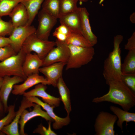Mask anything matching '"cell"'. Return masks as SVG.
Segmentation results:
<instances>
[{
    "label": "cell",
    "mask_w": 135,
    "mask_h": 135,
    "mask_svg": "<svg viewBox=\"0 0 135 135\" xmlns=\"http://www.w3.org/2000/svg\"><path fill=\"white\" fill-rule=\"evenodd\" d=\"M25 80L20 76H6L3 77V82L0 89V99L4 106L6 113L8 112V101L14 86L24 82Z\"/></svg>",
    "instance_id": "obj_13"
},
{
    "label": "cell",
    "mask_w": 135,
    "mask_h": 135,
    "mask_svg": "<svg viewBox=\"0 0 135 135\" xmlns=\"http://www.w3.org/2000/svg\"><path fill=\"white\" fill-rule=\"evenodd\" d=\"M121 78L124 83L135 94V74H122Z\"/></svg>",
    "instance_id": "obj_31"
},
{
    "label": "cell",
    "mask_w": 135,
    "mask_h": 135,
    "mask_svg": "<svg viewBox=\"0 0 135 135\" xmlns=\"http://www.w3.org/2000/svg\"><path fill=\"white\" fill-rule=\"evenodd\" d=\"M35 103L30 101L26 97L24 96L21 104L12 122L4 126L1 131L3 135H19L18 124L21 114L25 109L34 107Z\"/></svg>",
    "instance_id": "obj_10"
},
{
    "label": "cell",
    "mask_w": 135,
    "mask_h": 135,
    "mask_svg": "<svg viewBox=\"0 0 135 135\" xmlns=\"http://www.w3.org/2000/svg\"><path fill=\"white\" fill-rule=\"evenodd\" d=\"M38 14V25L35 34L40 39L48 40L51 31L56 24L58 19L42 9Z\"/></svg>",
    "instance_id": "obj_8"
},
{
    "label": "cell",
    "mask_w": 135,
    "mask_h": 135,
    "mask_svg": "<svg viewBox=\"0 0 135 135\" xmlns=\"http://www.w3.org/2000/svg\"><path fill=\"white\" fill-rule=\"evenodd\" d=\"M107 84L109 87L108 93L100 97L94 98L92 100L93 102H111L120 105L127 111L135 106V94L122 80L110 82Z\"/></svg>",
    "instance_id": "obj_1"
},
{
    "label": "cell",
    "mask_w": 135,
    "mask_h": 135,
    "mask_svg": "<svg viewBox=\"0 0 135 135\" xmlns=\"http://www.w3.org/2000/svg\"><path fill=\"white\" fill-rule=\"evenodd\" d=\"M36 28L33 26H20L14 28L9 37L10 45L17 53L20 50L22 46L27 38L35 33Z\"/></svg>",
    "instance_id": "obj_9"
},
{
    "label": "cell",
    "mask_w": 135,
    "mask_h": 135,
    "mask_svg": "<svg viewBox=\"0 0 135 135\" xmlns=\"http://www.w3.org/2000/svg\"><path fill=\"white\" fill-rule=\"evenodd\" d=\"M65 42L68 45L84 47L92 46L82 34L71 30Z\"/></svg>",
    "instance_id": "obj_24"
},
{
    "label": "cell",
    "mask_w": 135,
    "mask_h": 135,
    "mask_svg": "<svg viewBox=\"0 0 135 135\" xmlns=\"http://www.w3.org/2000/svg\"><path fill=\"white\" fill-rule=\"evenodd\" d=\"M78 0H59L60 17L74 12L78 8Z\"/></svg>",
    "instance_id": "obj_27"
},
{
    "label": "cell",
    "mask_w": 135,
    "mask_h": 135,
    "mask_svg": "<svg viewBox=\"0 0 135 135\" xmlns=\"http://www.w3.org/2000/svg\"><path fill=\"white\" fill-rule=\"evenodd\" d=\"M44 0H22L21 2L28 12V20L26 25H31Z\"/></svg>",
    "instance_id": "obj_22"
},
{
    "label": "cell",
    "mask_w": 135,
    "mask_h": 135,
    "mask_svg": "<svg viewBox=\"0 0 135 135\" xmlns=\"http://www.w3.org/2000/svg\"><path fill=\"white\" fill-rule=\"evenodd\" d=\"M3 80V78L0 77V89L2 86Z\"/></svg>",
    "instance_id": "obj_40"
},
{
    "label": "cell",
    "mask_w": 135,
    "mask_h": 135,
    "mask_svg": "<svg viewBox=\"0 0 135 135\" xmlns=\"http://www.w3.org/2000/svg\"><path fill=\"white\" fill-rule=\"evenodd\" d=\"M80 26L82 34L93 46L98 42L97 37L92 32L89 22V14L85 7H80Z\"/></svg>",
    "instance_id": "obj_17"
},
{
    "label": "cell",
    "mask_w": 135,
    "mask_h": 135,
    "mask_svg": "<svg viewBox=\"0 0 135 135\" xmlns=\"http://www.w3.org/2000/svg\"><path fill=\"white\" fill-rule=\"evenodd\" d=\"M110 109L117 116L118 120L117 122V124L122 130L123 129V124L124 122H126V126L128 122H135V113L128 112L113 106H110Z\"/></svg>",
    "instance_id": "obj_21"
},
{
    "label": "cell",
    "mask_w": 135,
    "mask_h": 135,
    "mask_svg": "<svg viewBox=\"0 0 135 135\" xmlns=\"http://www.w3.org/2000/svg\"><path fill=\"white\" fill-rule=\"evenodd\" d=\"M55 46V42L40 39L34 33L27 38L21 49L26 54L34 52L41 59L43 60L50 51Z\"/></svg>",
    "instance_id": "obj_5"
},
{
    "label": "cell",
    "mask_w": 135,
    "mask_h": 135,
    "mask_svg": "<svg viewBox=\"0 0 135 135\" xmlns=\"http://www.w3.org/2000/svg\"><path fill=\"white\" fill-rule=\"evenodd\" d=\"M46 85L41 83L36 84L34 89L24 92L23 94V96L39 97L42 98L44 102L51 106L54 107L58 106L61 100L60 98L54 97L47 93L46 92L47 88Z\"/></svg>",
    "instance_id": "obj_16"
},
{
    "label": "cell",
    "mask_w": 135,
    "mask_h": 135,
    "mask_svg": "<svg viewBox=\"0 0 135 135\" xmlns=\"http://www.w3.org/2000/svg\"><path fill=\"white\" fill-rule=\"evenodd\" d=\"M22 0H0V16L9 15L14 8Z\"/></svg>",
    "instance_id": "obj_28"
},
{
    "label": "cell",
    "mask_w": 135,
    "mask_h": 135,
    "mask_svg": "<svg viewBox=\"0 0 135 135\" xmlns=\"http://www.w3.org/2000/svg\"><path fill=\"white\" fill-rule=\"evenodd\" d=\"M33 110L29 112L26 109L23 112L19 122L20 125V129L19 131L20 135H26L24 131V127L26 124L32 119L37 116H40L44 118L46 121L54 122V120L51 118L46 112L42 110L41 106L35 104L33 107Z\"/></svg>",
    "instance_id": "obj_15"
},
{
    "label": "cell",
    "mask_w": 135,
    "mask_h": 135,
    "mask_svg": "<svg viewBox=\"0 0 135 135\" xmlns=\"http://www.w3.org/2000/svg\"><path fill=\"white\" fill-rule=\"evenodd\" d=\"M26 54L21 49L16 55L0 62V77L17 76L25 80L27 77L22 69Z\"/></svg>",
    "instance_id": "obj_4"
},
{
    "label": "cell",
    "mask_w": 135,
    "mask_h": 135,
    "mask_svg": "<svg viewBox=\"0 0 135 135\" xmlns=\"http://www.w3.org/2000/svg\"><path fill=\"white\" fill-rule=\"evenodd\" d=\"M6 113L3 104L0 99V119L4 116Z\"/></svg>",
    "instance_id": "obj_38"
},
{
    "label": "cell",
    "mask_w": 135,
    "mask_h": 135,
    "mask_svg": "<svg viewBox=\"0 0 135 135\" xmlns=\"http://www.w3.org/2000/svg\"><path fill=\"white\" fill-rule=\"evenodd\" d=\"M121 71L122 74H135V50L128 51L122 64Z\"/></svg>",
    "instance_id": "obj_25"
},
{
    "label": "cell",
    "mask_w": 135,
    "mask_h": 135,
    "mask_svg": "<svg viewBox=\"0 0 135 135\" xmlns=\"http://www.w3.org/2000/svg\"><path fill=\"white\" fill-rule=\"evenodd\" d=\"M42 9L57 19L60 17L59 0H44L42 4Z\"/></svg>",
    "instance_id": "obj_26"
},
{
    "label": "cell",
    "mask_w": 135,
    "mask_h": 135,
    "mask_svg": "<svg viewBox=\"0 0 135 135\" xmlns=\"http://www.w3.org/2000/svg\"><path fill=\"white\" fill-rule=\"evenodd\" d=\"M130 21L132 23H135V13L134 12L130 16Z\"/></svg>",
    "instance_id": "obj_39"
},
{
    "label": "cell",
    "mask_w": 135,
    "mask_h": 135,
    "mask_svg": "<svg viewBox=\"0 0 135 135\" xmlns=\"http://www.w3.org/2000/svg\"><path fill=\"white\" fill-rule=\"evenodd\" d=\"M80 7L76 11L60 16V24H64L70 30L82 34L80 26Z\"/></svg>",
    "instance_id": "obj_20"
},
{
    "label": "cell",
    "mask_w": 135,
    "mask_h": 135,
    "mask_svg": "<svg viewBox=\"0 0 135 135\" xmlns=\"http://www.w3.org/2000/svg\"><path fill=\"white\" fill-rule=\"evenodd\" d=\"M56 87L58 88L60 96V100L64 104V108L67 112V115H69L72 110L70 92L62 76L59 80Z\"/></svg>",
    "instance_id": "obj_23"
},
{
    "label": "cell",
    "mask_w": 135,
    "mask_h": 135,
    "mask_svg": "<svg viewBox=\"0 0 135 135\" xmlns=\"http://www.w3.org/2000/svg\"><path fill=\"white\" fill-rule=\"evenodd\" d=\"M14 28L26 25L28 15L24 6L21 2L17 4L9 15Z\"/></svg>",
    "instance_id": "obj_19"
},
{
    "label": "cell",
    "mask_w": 135,
    "mask_h": 135,
    "mask_svg": "<svg viewBox=\"0 0 135 135\" xmlns=\"http://www.w3.org/2000/svg\"><path fill=\"white\" fill-rule=\"evenodd\" d=\"M15 109L14 104L10 105L8 106L7 114L0 119V135H3L1 131L3 127L10 124L14 119L16 113Z\"/></svg>",
    "instance_id": "obj_29"
},
{
    "label": "cell",
    "mask_w": 135,
    "mask_h": 135,
    "mask_svg": "<svg viewBox=\"0 0 135 135\" xmlns=\"http://www.w3.org/2000/svg\"><path fill=\"white\" fill-rule=\"evenodd\" d=\"M70 54L66 70L77 68L86 65L92 60L95 54L93 46L84 47L68 45Z\"/></svg>",
    "instance_id": "obj_3"
},
{
    "label": "cell",
    "mask_w": 135,
    "mask_h": 135,
    "mask_svg": "<svg viewBox=\"0 0 135 135\" xmlns=\"http://www.w3.org/2000/svg\"><path fill=\"white\" fill-rule=\"evenodd\" d=\"M31 102L40 105L45 110L48 115L54 120L52 125L53 128L55 130L59 129L64 126L67 125L70 122V119L69 115L65 118H60L56 116L53 111L55 107L48 104L43 102L36 96L26 97Z\"/></svg>",
    "instance_id": "obj_11"
},
{
    "label": "cell",
    "mask_w": 135,
    "mask_h": 135,
    "mask_svg": "<svg viewBox=\"0 0 135 135\" xmlns=\"http://www.w3.org/2000/svg\"><path fill=\"white\" fill-rule=\"evenodd\" d=\"M1 17L0 16V36H10L14 28L11 20L6 21Z\"/></svg>",
    "instance_id": "obj_30"
},
{
    "label": "cell",
    "mask_w": 135,
    "mask_h": 135,
    "mask_svg": "<svg viewBox=\"0 0 135 135\" xmlns=\"http://www.w3.org/2000/svg\"><path fill=\"white\" fill-rule=\"evenodd\" d=\"M51 122L49 121L48 122V127L47 128L42 124L39 125L38 128L34 130L33 133H38L42 135H57L51 129Z\"/></svg>",
    "instance_id": "obj_33"
},
{
    "label": "cell",
    "mask_w": 135,
    "mask_h": 135,
    "mask_svg": "<svg viewBox=\"0 0 135 135\" xmlns=\"http://www.w3.org/2000/svg\"><path fill=\"white\" fill-rule=\"evenodd\" d=\"M11 42L9 37L0 36V48L10 45Z\"/></svg>",
    "instance_id": "obj_37"
},
{
    "label": "cell",
    "mask_w": 135,
    "mask_h": 135,
    "mask_svg": "<svg viewBox=\"0 0 135 135\" xmlns=\"http://www.w3.org/2000/svg\"><path fill=\"white\" fill-rule=\"evenodd\" d=\"M89 0H78L80 2H88Z\"/></svg>",
    "instance_id": "obj_41"
},
{
    "label": "cell",
    "mask_w": 135,
    "mask_h": 135,
    "mask_svg": "<svg viewBox=\"0 0 135 135\" xmlns=\"http://www.w3.org/2000/svg\"><path fill=\"white\" fill-rule=\"evenodd\" d=\"M22 84L14 85L12 93L14 95H22L28 89L38 84L41 83L45 85H50L46 78L39 74H32L27 76Z\"/></svg>",
    "instance_id": "obj_14"
},
{
    "label": "cell",
    "mask_w": 135,
    "mask_h": 135,
    "mask_svg": "<svg viewBox=\"0 0 135 135\" xmlns=\"http://www.w3.org/2000/svg\"><path fill=\"white\" fill-rule=\"evenodd\" d=\"M53 35L57 38V40L62 42H65L67 37L65 34L56 30L53 33Z\"/></svg>",
    "instance_id": "obj_36"
},
{
    "label": "cell",
    "mask_w": 135,
    "mask_h": 135,
    "mask_svg": "<svg viewBox=\"0 0 135 135\" xmlns=\"http://www.w3.org/2000/svg\"><path fill=\"white\" fill-rule=\"evenodd\" d=\"M123 38L120 35L114 36L113 50L104 61L103 75L107 84L110 82L122 80L120 45Z\"/></svg>",
    "instance_id": "obj_2"
},
{
    "label": "cell",
    "mask_w": 135,
    "mask_h": 135,
    "mask_svg": "<svg viewBox=\"0 0 135 135\" xmlns=\"http://www.w3.org/2000/svg\"><path fill=\"white\" fill-rule=\"evenodd\" d=\"M42 65L43 60L36 54H26L22 65L23 72L26 77L32 74H39V69Z\"/></svg>",
    "instance_id": "obj_18"
},
{
    "label": "cell",
    "mask_w": 135,
    "mask_h": 135,
    "mask_svg": "<svg viewBox=\"0 0 135 135\" xmlns=\"http://www.w3.org/2000/svg\"><path fill=\"white\" fill-rule=\"evenodd\" d=\"M17 54L10 45L1 48H0V61H3Z\"/></svg>",
    "instance_id": "obj_32"
},
{
    "label": "cell",
    "mask_w": 135,
    "mask_h": 135,
    "mask_svg": "<svg viewBox=\"0 0 135 135\" xmlns=\"http://www.w3.org/2000/svg\"><path fill=\"white\" fill-rule=\"evenodd\" d=\"M66 64L65 62H58L42 66L40 68L39 72L44 75L50 85L56 87L59 80L62 77L63 69Z\"/></svg>",
    "instance_id": "obj_12"
},
{
    "label": "cell",
    "mask_w": 135,
    "mask_h": 135,
    "mask_svg": "<svg viewBox=\"0 0 135 135\" xmlns=\"http://www.w3.org/2000/svg\"><path fill=\"white\" fill-rule=\"evenodd\" d=\"M124 49L128 51L135 50V32L128 39L127 43L125 45Z\"/></svg>",
    "instance_id": "obj_34"
},
{
    "label": "cell",
    "mask_w": 135,
    "mask_h": 135,
    "mask_svg": "<svg viewBox=\"0 0 135 135\" xmlns=\"http://www.w3.org/2000/svg\"><path fill=\"white\" fill-rule=\"evenodd\" d=\"M56 47H53L43 60L42 66L60 62L67 63L69 59L70 49L65 42L56 39L55 42Z\"/></svg>",
    "instance_id": "obj_7"
},
{
    "label": "cell",
    "mask_w": 135,
    "mask_h": 135,
    "mask_svg": "<svg viewBox=\"0 0 135 135\" xmlns=\"http://www.w3.org/2000/svg\"><path fill=\"white\" fill-rule=\"evenodd\" d=\"M55 30L65 34L67 37L71 31V30L68 27L63 24H60V25L56 28Z\"/></svg>",
    "instance_id": "obj_35"
},
{
    "label": "cell",
    "mask_w": 135,
    "mask_h": 135,
    "mask_svg": "<svg viewBox=\"0 0 135 135\" xmlns=\"http://www.w3.org/2000/svg\"><path fill=\"white\" fill-rule=\"evenodd\" d=\"M118 118L115 115L102 111L95 120L94 127L96 135H114V126Z\"/></svg>",
    "instance_id": "obj_6"
}]
</instances>
